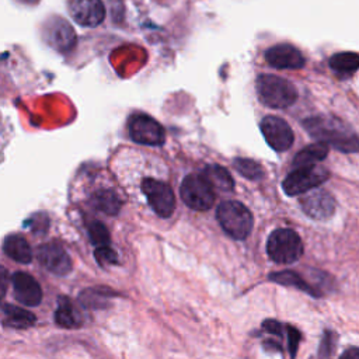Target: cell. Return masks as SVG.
<instances>
[{
    "label": "cell",
    "instance_id": "603a6c76",
    "mask_svg": "<svg viewBox=\"0 0 359 359\" xmlns=\"http://www.w3.org/2000/svg\"><path fill=\"white\" fill-rule=\"evenodd\" d=\"M328 65L337 73H353L359 69V55L353 52H338L330 57Z\"/></svg>",
    "mask_w": 359,
    "mask_h": 359
},
{
    "label": "cell",
    "instance_id": "ba28073f",
    "mask_svg": "<svg viewBox=\"0 0 359 359\" xmlns=\"http://www.w3.org/2000/svg\"><path fill=\"white\" fill-rule=\"evenodd\" d=\"M142 191L149 205L160 217H170L175 209V196L171 187L160 180L144 178Z\"/></svg>",
    "mask_w": 359,
    "mask_h": 359
},
{
    "label": "cell",
    "instance_id": "ac0fdd59",
    "mask_svg": "<svg viewBox=\"0 0 359 359\" xmlns=\"http://www.w3.org/2000/svg\"><path fill=\"white\" fill-rule=\"evenodd\" d=\"M55 321L63 328H77L81 325L83 318L74 304L66 296L57 299V307L55 311Z\"/></svg>",
    "mask_w": 359,
    "mask_h": 359
},
{
    "label": "cell",
    "instance_id": "7a4b0ae2",
    "mask_svg": "<svg viewBox=\"0 0 359 359\" xmlns=\"http://www.w3.org/2000/svg\"><path fill=\"white\" fill-rule=\"evenodd\" d=\"M255 88L258 100L269 108H287L297 100L296 87L289 80L273 74H259Z\"/></svg>",
    "mask_w": 359,
    "mask_h": 359
},
{
    "label": "cell",
    "instance_id": "9a60e30c",
    "mask_svg": "<svg viewBox=\"0 0 359 359\" xmlns=\"http://www.w3.org/2000/svg\"><path fill=\"white\" fill-rule=\"evenodd\" d=\"M300 205L306 215L317 220L328 219L335 210V201L332 195L324 189H316L307 194L302 198Z\"/></svg>",
    "mask_w": 359,
    "mask_h": 359
},
{
    "label": "cell",
    "instance_id": "cb8c5ba5",
    "mask_svg": "<svg viewBox=\"0 0 359 359\" xmlns=\"http://www.w3.org/2000/svg\"><path fill=\"white\" fill-rule=\"evenodd\" d=\"M234 168L245 178L257 181L261 180L264 177V168L259 163H257L255 160L251 158H243L238 157L234 160Z\"/></svg>",
    "mask_w": 359,
    "mask_h": 359
},
{
    "label": "cell",
    "instance_id": "52a82bcc",
    "mask_svg": "<svg viewBox=\"0 0 359 359\" xmlns=\"http://www.w3.org/2000/svg\"><path fill=\"white\" fill-rule=\"evenodd\" d=\"M129 136L133 142L146 146H160L165 140L164 128L146 114H135L128 123Z\"/></svg>",
    "mask_w": 359,
    "mask_h": 359
},
{
    "label": "cell",
    "instance_id": "4fadbf2b",
    "mask_svg": "<svg viewBox=\"0 0 359 359\" xmlns=\"http://www.w3.org/2000/svg\"><path fill=\"white\" fill-rule=\"evenodd\" d=\"M265 60L269 66L282 70H297L306 63L303 53L290 43H276L271 46L265 52Z\"/></svg>",
    "mask_w": 359,
    "mask_h": 359
},
{
    "label": "cell",
    "instance_id": "277c9868",
    "mask_svg": "<svg viewBox=\"0 0 359 359\" xmlns=\"http://www.w3.org/2000/svg\"><path fill=\"white\" fill-rule=\"evenodd\" d=\"M266 251L269 258L278 264H293L303 254V243L294 230L278 229L269 236Z\"/></svg>",
    "mask_w": 359,
    "mask_h": 359
},
{
    "label": "cell",
    "instance_id": "4316f807",
    "mask_svg": "<svg viewBox=\"0 0 359 359\" xmlns=\"http://www.w3.org/2000/svg\"><path fill=\"white\" fill-rule=\"evenodd\" d=\"M105 296L102 294V289H87L81 293L80 300L86 307H102V300Z\"/></svg>",
    "mask_w": 359,
    "mask_h": 359
},
{
    "label": "cell",
    "instance_id": "7c38bea8",
    "mask_svg": "<svg viewBox=\"0 0 359 359\" xmlns=\"http://www.w3.org/2000/svg\"><path fill=\"white\" fill-rule=\"evenodd\" d=\"M36 258L49 272L65 276L72 271V258L66 250L56 241L41 244L36 250Z\"/></svg>",
    "mask_w": 359,
    "mask_h": 359
},
{
    "label": "cell",
    "instance_id": "484cf974",
    "mask_svg": "<svg viewBox=\"0 0 359 359\" xmlns=\"http://www.w3.org/2000/svg\"><path fill=\"white\" fill-rule=\"evenodd\" d=\"M335 345H337V335L327 330L323 334L321 342H320V348H318V359H331L332 353L335 351Z\"/></svg>",
    "mask_w": 359,
    "mask_h": 359
},
{
    "label": "cell",
    "instance_id": "5b68a950",
    "mask_svg": "<svg viewBox=\"0 0 359 359\" xmlns=\"http://www.w3.org/2000/svg\"><path fill=\"white\" fill-rule=\"evenodd\" d=\"M184 203L195 210H208L215 203L213 185L203 174H189L180 188Z\"/></svg>",
    "mask_w": 359,
    "mask_h": 359
},
{
    "label": "cell",
    "instance_id": "f1b7e54d",
    "mask_svg": "<svg viewBox=\"0 0 359 359\" xmlns=\"http://www.w3.org/2000/svg\"><path fill=\"white\" fill-rule=\"evenodd\" d=\"M25 226H28L32 233H45L49 226V219L45 213H36L28 219Z\"/></svg>",
    "mask_w": 359,
    "mask_h": 359
},
{
    "label": "cell",
    "instance_id": "4dcf8cb0",
    "mask_svg": "<svg viewBox=\"0 0 359 359\" xmlns=\"http://www.w3.org/2000/svg\"><path fill=\"white\" fill-rule=\"evenodd\" d=\"M262 327L266 332H271V334H275L278 337H282V330H283V325L280 323H278L276 320H265L262 323Z\"/></svg>",
    "mask_w": 359,
    "mask_h": 359
},
{
    "label": "cell",
    "instance_id": "30bf717a",
    "mask_svg": "<svg viewBox=\"0 0 359 359\" xmlns=\"http://www.w3.org/2000/svg\"><path fill=\"white\" fill-rule=\"evenodd\" d=\"M67 10L74 22L95 28L105 20V6L101 0H67Z\"/></svg>",
    "mask_w": 359,
    "mask_h": 359
},
{
    "label": "cell",
    "instance_id": "3957f363",
    "mask_svg": "<svg viewBox=\"0 0 359 359\" xmlns=\"http://www.w3.org/2000/svg\"><path fill=\"white\" fill-rule=\"evenodd\" d=\"M216 217L223 230L236 240H244L254 223L248 208L238 201L222 202L216 210Z\"/></svg>",
    "mask_w": 359,
    "mask_h": 359
},
{
    "label": "cell",
    "instance_id": "d4e9b609",
    "mask_svg": "<svg viewBox=\"0 0 359 359\" xmlns=\"http://www.w3.org/2000/svg\"><path fill=\"white\" fill-rule=\"evenodd\" d=\"M88 236L90 240L94 245L102 247V245H108L111 236L108 229L105 227V224H102L101 222H93L88 227Z\"/></svg>",
    "mask_w": 359,
    "mask_h": 359
},
{
    "label": "cell",
    "instance_id": "5bb4252c",
    "mask_svg": "<svg viewBox=\"0 0 359 359\" xmlns=\"http://www.w3.org/2000/svg\"><path fill=\"white\" fill-rule=\"evenodd\" d=\"M14 297L24 306L34 307L42 300V289L39 283L27 272H15L11 276Z\"/></svg>",
    "mask_w": 359,
    "mask_h": 359
},
{
    "label": "cell",
    "instance_id": "1f68e13d",
    "mask_svg": "<svg viewBox=\"0 0 359 359\" xmlns=\"http://www.w3.org/2000/svg\"><path fill=\"white\" fill-rule=\"evenodd\" d=\"M339 359H359V348L352 346L344 351V353L339 356Z\"/></svg>",
    "mask_w": 359,
    "mask_h": 359
},
{
    "label": "cell",
    "instance_id": "e0dca14e",
    "mask_svg": "<svg viewBox=\"0 0 359 359\" xmlns=\"http://www.w3.org/2000/svg\"><path fill=\"white\" fill-rule=\"evenodd\" d=\"M1 313H3V320H1L3 324L6 327H11L17 330L29 328L36 321V317L31 311L13 304H7V303L3 304Z\"/></svg>",
    "mask_w": 359,
    "mask_h": 359
},
{
    "label": "cell",
    "instance_id": "ffe728a7",
    "mask_svg": "<svg viewBox=\"0 0 359 359\" xmlns=\"http://www.w3.org/2000/svg\"><path fill=\"white\" fill-rule=\"evenodd\" d=\"M269 279L276 282V283H280V285H285V286H293L299 290H303L314 297H318L321 296V292L317 290L313 285H310L309 282H306L299 273L293 272V271H282V272H273L269 275Z\"/></svg>",
    "mask_w": 359,
    "mask_h": 359
},
{
    "label": "cell",
    "instance_id": "6da1fadb",
    "mask_svg": "<svg viewBox=\"0 0 359 359\" xmlns=\"http://www.w3.org/2000/svg\"><path fill=\"white\" fill-rule=\"evenodd\" d=\"M303 126L311 137L339 151L353 153L359 150V136L334 116H310L303 121Z\"/></svg>",
    "mask_w": 359,
    "mask_h": 359
},
{
    "label": "cell",
    "instance_id": "d6a6232c",
    "mask_svg": "<svg viewBox=\"0 0 359 359\" xmlns=\"http://www.w3.org/2000/svg\"><path fill=\"white\" fill-rule=\"evenodd\" d=\"M18 1L22 4H27V6H34V4L39 3V0H18Z\"/></svg>",
    "mask_w": 359,
    "mask_h": 359
},
{
    "label": "cell",
    "instance_id": "83f0119b",
    "mask_svg": "<svg viewBox=\"0 0 359 359\" xmlns=\"http://www.w3.org/2000/svg\"><path fill=\"white\" fill-rule=\"evenodd\" d=\"M94 257L100 265H112L118 262V255L109 245L98 247L94 252Z\"/></svg>",
    "mask_w": 359,
    "mask_h": 359
},
{
    "label": "cell",
    "instance_id": "44dd1931",
    "mask_svg": "<svg viewBox=\"0 0 359 359\" xmlns=\"http://www.w3.org/2000/svg\"><path fill=\"white\" fill-rule=\"evenodd\" d=\"M208 181L213 185V188H217L220 191H231L234 188V181L230 175V172L217 164L206 165L202 172Z\"/></svg>",
    "mask_w": 359,
    "mask_h": 359
},
{
    "label": "cell",
    "instance_id": "d6986e66",
    "mask_svg": "<svg viewBox=\"0 0 359 359\" xmlns=\"http://www.w3.org/2000/svg\"><path fill=\"white\" fill-rule=\"evenodd\" d=\"M328 154V144L325 143H313L302 149L293 158V167H306V165H314L317 161H321Z\"/></svg>",
    "mask_w": 359,
    "mask_h": 359
},
{
    "label": "cell",
    "instance_id": "2e32d148",
    "mask_svg": "<svg viewBox=\"0 0 359 359\" xmlns=\"http://www.w3.org/2000/svg\"><path fill=\"white\" fill-rule=\"evenodd\" d=\"M3 251L6 255L20 264H29L32 261V250L28 241L20 234H11L4 238Z\"/></svg>",
    "mask_w": 359,
    "mask_h": 359
},
{
    "label": "cell",
    "instance_id": "9c48e42d",
    "mask_svg": "<svg viewBox=\"0 0 359 359\" xmlns=\"http://www.w3.org/2000/svg\"><path fill=\"white\" fill-rule=\"evenodd\" d=\"M259 128L264 139L275 151H286L293 144L294 135L285 119L268 115L261 121Z\"/></svg>",
    "mask_w": 359,
    "mask_h": 359
},
{
    "label": "cell",
    "instance_id": "8992f818",
    "mask_svg": "<svg viewBox=\"0 0 359 359\" xmlns=\"http://www.w3.org/2000/svg\"><path fill=\"white\" fill-rule=\"evenodd\" d=\"M328 177V171L324 167L316 164L297 167L292 172H289V175L283 180L282 188L287 195L294 196L318 187L320 184L327 181Z\"/></svg>",
    "mask_w": 359,
    "mask_h": 359
},
{
    "label": "cell",
    "instance_id": "8fae6325",
    "mask_svg": "<svg viewBox=\"0 0 359 359\" xmlns=\"http://www.w3.org/2000/svg\"><path fill=\"white\" fill-rule=\"evenodd\" d=\"M43 36L49 46L62 53L69 52L76 45V32L62 17H50L46 20Z\"/></svg>",
    "mask_w": 359,
    "mask_h": 359
},
{
    "label": "cell",
    "instance_id": "f546056e",
    "mask_svg": "<svg viewBox=\"0 0 359 359\" xmlns=\"http://www.w3.org/2000/svg\"><path fill=\"white\" fill-rule=\"evenodd\" d=\"M286 334H287V344H289L290 358L294 359L296 352H297V346H299V341H300V332L294 327L286 325Z\"/></svg>",
    "mask_w": 359,
    "mask_h": 359
},
{
    "label": "cell",
    "instance_id": "7402d4cb",
    "mask_svg": "<svg viewBox=\"0 0 359 359\" xmlns=\"http://www.w3.org/2000/svg\"><path fill=\"white\" fill-rule=\"evenodd\" d=\"M93 205L95 206V209L112 216L121 210L122 202L114 191L101 189L93 195Z\"/></svg>",
    "mask_w": 359,
    "mask_h": 359
}]
</instances>
